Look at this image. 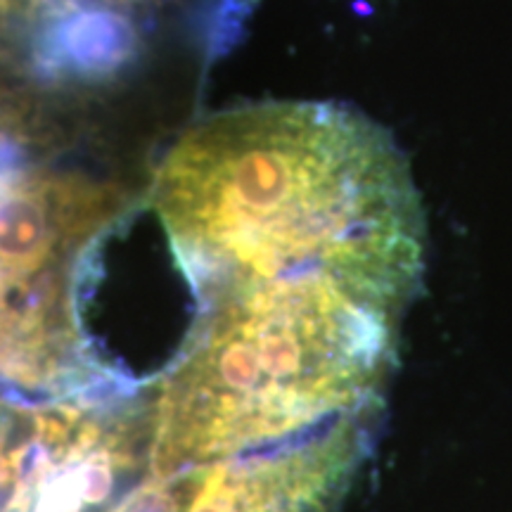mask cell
I'll return each instance as SVG.
<instances>
[{
    "label": "cell",
    "instance_id": "1",
    "mask_svg": "<svg viewBox=\"0 0 512 512\" xmlns=\"http://www.w3.org/2000/svg\"><path fill=\"white\" fill-rule=\"evenodd\" d=\"M150 204L197 299L245 280L335 273L408 306L425 214L384 128L325 102H261L188 128Z\"/></svg>",
    "mask_w": 512,
    "mask_h": 512
},
{
    "label": "cell",
    "instance_id": "2",
    "mask_svg": "<svg viewBox=\"0 0 512 512\" xmlns=\"http://www.w3.org/2000/svg\"><path fill=\"white\" fill-rule=\"evenodd\" d=\"M200 304L152 406L155 479L380 418L403 306L323 271L233 283Z\"/></svg>",
    "mask_w": 512,
    "mask_h": 512
},
{
    "label": "cell",
    "instance_id": "3",
    "mask_svg": "<svg viewBox=\"0 0 512 512\" xmlns=\"http://www.w3.org/2000/svg\"><path fill=\"white\" fill-rule=\"evenodd\" d=\"M145 463L133 425L0 401V512H112Z\"/></svg>",
    "mask_w": 512,
    "mask_h": 512
},
{
    "label": "cell",
    "instance_id": "4",
    "mask_svg": "<svg viewBox=\"0 0 512 512\" xmlns=\"http://www.w3.org/2000/svg\"><path fill=\"white\" fill-rule=\"evenodd\" d=\"M349 422L192 467L169 482L174 512H332L373 434Z\"/></svg>",
    "mask_w": 512,
    "mask_h": 512
}]
</instances>
